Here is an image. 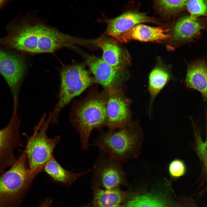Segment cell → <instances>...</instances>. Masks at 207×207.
I'll return each mask as SVG.
<instances>
[{
    "mask_svg": "<svg viewBox=\"0 0 207 207\" xmlns=\"http://www.w3.org/2000/svg\"><path fill=\"white\" fill-rule=\"evenodd\" d=\"M27 165V156L24 150L11 168L0 176V201H7L14 197L32 179Z\"/></svg>",
    "mask_w": 207,
    "mask_h": 207,
    "instance_id": "5b68a950",
    "label": "cell"
},
{
    "mask_svg": "<svg viewBox=\"0 0 207 207\" xmlns=\"http://www.w3.org/2000/svg\"><path fill=\"white\" fill-rule=\"evenodd\" d=\"M52 116L51 113L45 120V115H43L38 124L34 127L33 133L28 139L24 150L32 178L44 169L46 163L53 156L54 149L61 140L60 136L51 138L47 135Z\"/></svg>",
    "mask_w": 207,
    "mask_h": 207,
    "instance_id": "3957f363",
    "label": "cell"
},
{
    "mask_svg": "<svg viewBox=\"0 0 207 207\" xmlns=\"http://www.w3.org/2000/svg\"><path fill=\"white\" fill-rule=\"evenodd\" d=\"M106 106L107 126L115 131L126 127L133 121L130 110V101L119 90L109 88Z\"/></svg>",
    "mask_w": 207,
    "mask_h": 207,
    "instance_id": "8992f818",
    "label": "cell"
},
{
    "mask_svg": "<svg viewBox=\"0 0 207 207\" xmlns=\"http://www.w3.org/2000/svg\"><path fill=\"white\" fill-rule=\"evenodd\" d=\"M121 207H168L158 196L146 194L136 196L126 201Z\"/></svg>",
    "mask_w": 207,
    "mask_h": 207,
    "instance_id": "ffe728a7",
    "label": "cell"
},
{
    "mask_svg": "<svg viewBox=\"0 0 207 207\" xmlns=\"http://www.w3.org/2000/svg\"><path fill=\"white\" fill-rule=\"evenodd\" d=\"M60 71V88L58 101L52 113V123L57 122L60 111L73 98L80 94L95 81L80 64H62Z\"/></svg>",
    "mask_w": 207,
    "mask_h": 207,
    "instance_id": "277c9868",
    "label": "cell"
},
{
    "mask_svg": "<svg viewBox=\"0 0 207 207\" xmlns=\"http://www.w3.org/2000/svg\"><path fill=\"white\" fill-rule=\"evenodd\" d=\"M101 133L91 145L112 159L123 164L140 154L143 134L139 120L117 131L108 130Z\"/></svg>",
    "mask_w": 207,
    "mask_h": 207,
    "instance_id": "6da1fadb",
    "label": "cell"
},
{
    "mask_svg": "<svg viewBox=\"0 0 207 207\" xmlns=\"http://www.w3.org/2000/svg\"><path fill=\"white\" fill-rule=\"evenodd\" d=\"M196 145L197 152L203 163L204 171L207 180V138L204 141L200 135H197Z\"/></svg>",
    "mask_w": 207,
    "mask_h": 207,
    "instance_id": "603a6c76",
    "label": "cell"
},
{
    "mask_svg": "<svg viewBox=\"0 0 207 207\" xmlns=\"http://www.w3.org/2000/svg\"><path fill=\"white\" fill-rule=\"evenodd\" d=\"M204 28L198 18L191 16L183 17L175 24L172 39L180 41L191 39L196 36Z\"/></svg>",
    "mask_w": 207,
    "mask_h": 207,
    "instance_id": "ac0fdd59",
    "label": "cell"
},
{
    "mask_svg": "<svg viewBox=\"0 0 207 207\" xmlns=\"http://www.w3.org/2000/svg\"><path fill=\"white\" fill-rule=\"evenodd\" d=\"M168 30L160 27L139 24L115 39L121 43H126L132 40L142 41H158L171 37L170 35L167 33Z\"/></svg>",
    "mask_w": 207,
    "mask_h": 207,
    "instance_id": "5bb4252c",
    "label": "cell"
},
{
    "mask_svg": "<svg viewBox=\"0 0 207 207\" xmlns=\"http://www.w3.org/2000/svg\"><path fill=\"white\" fill-rule=\"evenodd\" d=\"M49 203L48 202H46L42 205L40 207H48Z\"/></svg>",
    "mask_w": 207,
    "mask_h": 207,
    "instance_id": "484cf974",
    "label": "cell"
},
{
    "mask_svg": "<svg viewBox=\"0 0 207 207\" xmlns=\"http://www.w3.org/2000/svg\"><path fill=\"white\" fill-rule=\"evenodd\" d=\"M170 67L159 61L150 73L147 91L150 95L148 107L150 116L152 115L153 104L156 97L168 83L173 79Z\"/></svg>",
    "mask_w": 207,
    "mask_h": 207,
    "instance_id": "9a60e30c",
    "label": "cell"
},
{
    "mask_svg": "<svg viewBox=\"0 0 207 207\" xmlns=\"http://www.w3.org/2000/svg\"><path fill=\"white\" fill-rule=\"evenodd\" d=\"M168 170L171 177L177 178L185 174L186 168L185 165L183 161L179 159H175L169 164Z\"/></svg>",
    "mask_w": 207,
    "mask_h": 207,
    "instance_id": "cb8c5ba5",
    "label": "cell"
},
{
    "mask_svg": "<svg viewBox=\"0 0 207 207\" xmlns=\"http://www.w3.org/2000/svg\"><path fill=\"white\" fill-rule=\"evenodd\" d=\"M43 169L54 180L63 183L73 181L89 171V170H88L78 173L69 171L59 164L53 156L46 163Z\"/></svg>",
    "mask_w": 207,
    "mask_h": 207,
    "instance_id": "d6986e66",
    "label": "cell"
},
{
    "mask_svg": "<svg viewBox=\"0 0 207 207\" xmlns=\"http://www.w3.org/2000/svg\"><path fill=\"white\" fill-rule=\"evenodd\" d=\"M17 105H14L13 114L7 126L0 129V170L15 162L14 152L21 145L19 134L20 120L17 114Z\"/></svg>",
    "mask_w": 207,
    "mask_h": 207,
    "instance_id": "52a82bcc",
    "label": "cell"
},
{
    "mask_svg": "<svg viewBox=\"0 0 207 207\" xmlns=\"http://www.w3.org/2000/svg\"><path fill=\"white\" fill-rule=\"evenodd\" d=\"M185 83L188 88L200 92L207 101V65L204 62L199 61L189 65Z\"/></svg>",
    "mask_w": 207,
    "mask_h": 207,
    "instance_id": "e0dca14e",
    "label": "cell"
},
{
    "mask_svg": "<svg viewBox=\"0 0 207 207\" xmlns=\"http://www.w3.org/2000/svg\"><path fill=\"white\" fill-rule=\"evenodd\" d=\"M144 22H156V20L143 13L127 12L108 20L106 32L115 38L135 25Z\"/></svg>",
    "mask_w": 207,
    "mask_h": 207,
    "instance_id": "7c38bea8",
    "label": "cell"
},
{
    "mask_svg": "<svg viewBox=\"0 0 207 207\" xmlns=\"http://www.w3.org/2000/svg\"><path fill=\"white\" fill-rule=\"evenodd\" d=\"M77 42L76 38L42 23L38 32L37 53H52Z\"/></svg>",
    "mask_w": 207,
    "mask_h": 207,
    "instance_id": "30bf717a",
    "label": "cell"
},
{
    "mask_svg": "<svg viewBox=\"0 0 207 207\" xmlns=\"http://www.w3.org/2000/svg\"><path fill=\"white\" fill-rule=\"evenodd\" d=\"M93 42L102 50L101 59L117 71L122 72L130 64L129 53L115 41L101 37Z\"/></svg>",
    "mask_w": 207,
    "mask_h": 207,
    "instance_id": "8fae6325",
    "label": "cell"
},
{
    "mask_svg": "<svg viewBox=\"0 0 207 207\" xmlns=\"http://www.w3.org/2000/svg\"><path fill=\"white\" fill-rule=\"evenodd\" d=\"M25 67L22 58L0 49V73L6 81L14 96H17Z\"/></svg>",
    "mask_w": 207,
    "mask_h": 207,
    "instance_id": "9c48e42d",
    "label": "cell"
},
{
    "mask_svg": "<svg viewBox=\"0 0 207 207\" xmlns=\"http://www.w3.org/2000/svg\"></svg>",
    "mask_w": 207,
    "mask_h": 207,
    "instance_id": "4316f807",
    "label": "cell"
},
{
    "mask_svg": "<svg viewBox=\"0 0 207 207\" xmlns=\"http://www.w3.org/2000/svg\"><path fill=\"white\" fill-rule=\"evenodd\" d=\"M107 103L101 97H93L73 106L70 120L79 134L82 150L88 149L89 138L93 129L102 133L107 126Z\"/></svg>",
    "mask_w": 207,
    "mask_h": 207,
    "instance_id": "7a4b0ae2",
    "label": "cell"
},
{
    "mask_svg": "<svg viewBox=\"0 0 207 207\" xmlns=\"http://www.w3.org/2000/svg\"><path fill=\"white\" fill-rule=\"evenodd\" d=\"M187 0H159L156 4L159 9L163 12L173 14L179 11L186 5Z\"/></svg>",
    "mask_w": 207,
    "mask_h": 207,
    "instance_id": "44dd1931",
    "label": "cell"
},
{
    "mask_svg": "<svg viewBox=\"0 0 207 207\" xmlns=\"http://www.w3.org/2000/svg\"><path fill=\"white\" fill-rule=\"evenodd\" d=\"M101 152L93 164L95 178L106 190L119 187L125 180L122 164Z\"/></svg>",
    "mask_w": 207,
    "mask_h": 207,
    "instance_id": "ba28073f",
    "label": "cell"
},
{
    "mask_svg": "<svg viewBox=\"0 0 207 207\" xmlns=\"http://www.w3.org/2000/svg\"><path fill=\"white\" fill-rule=\"evenodd\" d=\"M86 62L95 77V81L104 87H112L120 80L122 72L117 71L101 58L87 55Z\"/></svg>",
    "mask_w": 207,
    "mask_h": 207,
    "instance_id": "4fadbf2b",
    "label": "cell"
},
{
    "mask_svg": "<svg viewBox=\"0 0 207 207\" xmlns=\"http://www.w3.org/2000/svg\"><path fill=\"white\" fill-rule=\"evenodd\" d=\"M9 1L7 0H0V11Z\"/></svg>",
    "mask_w": 207,
    "mask_h": 207,
    "instance_id": "d4e9b609",
    "label": "cell"
},
{
    "mask_svg": "<svg viewBox=\"0 0 207 207\" xmlns=\"http://www.w3.org/2000/svg\"><path fill=\"white\" fill-rule=\"evenodd\" d=\"M97 184L94 185L92 207H121L129 195L119 187L110 190L103 189Z\"/></svg>",
    "mask_w": 207,
    "mask_h": 207,
    "instance_id": "2e32d148",
    "label": "cell"
},
{
    "mask_svg": "<svg viewBox=\"0 0 207 207\" xmlns=\"http://www.w3.org/2000/svg\"><path fill=\"white\" fill-rule=\"evenodd\" d=\"M186 6L192 16H207V0H187Z\"/></svg>",
    "mask_w": 207,
    "mask_h": 207,
    "instance_id": "7402d4cb",
    "label": "cell"
}]
</instances>
